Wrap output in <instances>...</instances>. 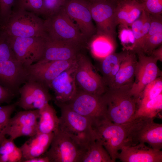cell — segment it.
Segmentation results:
<instances>
[{"mask_svg":"<svg viewBox=\"0 0 162 162\" xmlns=\"http://www.w3.org/2000/svg\"><path fill=\"white\" fill-rule=\"evenodd\" d=\"M46 37L49 40L59 41L85 49L88 42L62 6L44 20Z\"/></svg>","mask_w":162,"mask_h":162,"instance_id":"obj_1","label":"cell"},{"mask_svg":"<svg viewBox=\"0 0 162 162\" xmlns=\"http://www.w3.org/2000/svg\"><path fill=\"white\" fill-rule=\"evenodd\" d=\"M0 29L10 37L46 36L44 20L24 10L12 9L7 18L0 22Z\"/></svg>","mask_w":162,"mask_h":162,"instance_id":"obj_2","label":"cell"},{"mask_svg":"<svg viewBox=\"0 0 162 162\" xmlns=\"http://www.w3.org/2000/svg\"><path fill=\"white\" fill-rule=\"evenodd\" d=\"M131 88H107L103 94L107 105L106 118L114 123L122 124L132 120L138 101L131 94Z\"/></svg>","mask_w":162,"mask_h":162,"instance_id":"obj_3","label":"cell"},{"mask_svg":"<svg viewBox=\"0 0 162 162\" xmlns=\"http://www.w3.org/2000/svg\"><path fill=\"white\" fill-rule=\"evenodd\" d=\"M130 122L118 124L107 118L92 123L96 139L104 147L113 162L116 161L118 151L124 146Z\"/></svg>","mask_w":162,"mask_h":162,"instance_id":"obj_4","label":"cell"},{"mask_svg":"<svg viewBox=\"0 0 162 162\" xmlns=\"http://www.w3.org/2000/svg\"><path fill=\"white\" fill-rule=\"evenodd\" d=\"M57 106L61 112L60 130L81 145H87L96 140L89 119L75 112L67 104Z\"/></svg>","mask_w":162,"mask_h":162,"instance_id":"obj_5","label":"cell"},{"mask_svg":"<svg viewBox=\"0 0 162 162\" xmlns=\"http://www.w3.org/2000/svg\"><path fill=\"white\" fill-rule=\"evenodd\" d=\"M154 119L140 117L130 122L124 146L147 143L151 147L162 148V124L155 122Z\"/></svg>","mask_w":162,"mask_h":162,"instance_id":"obj_6","label":"cell"},{"mask_svg":"<svg viewBox=\"0 0 162 162\" xmlns=\"http://www.w3.org/2000/svg\"><path fill=\"white\" fill-rule=\"evenodd\" d=\"M87 146L77 143L59 129L44 154L50 162H81Z\"/></svg>","mask_w":162,"mask_h":162,"instance_id":"obj_7","label":"cell"},{"mask_svg":"<svg viewBox=\"0 0 162 162\" xmlns=\"http://www.w3.org/2000/svg\"><path fill=\"white\" fill-rule=\"evenodd\" d=\"M74 77L78 89L98 95H103L107 90L101 76L84 52L77 57Z\"/></svg>","mask_w":162,"mask_h":162,"instance_id":"obj_8","label":"cell"},{"mask_svg":"<svg viewBox=\"0 0 162 162\" xmlns=\"http://www.w3.org/2000/svg\"><path fill=\"white\" fill-rule=\"evenodd\" d=\"M87 2L95 24L96 34L116 38L118 26L116 13L117 2L110 0H89Z\"/></svg>","mask_w":162,"mask_h":162,"instance_id":"obj_9","label":"cell"},{"mask_svg":"<svg viewBox=\"0 0 162 162\" xmlns=\"http://www.w3.org/2000/svg\"><path fill=\"white\" fill-rule=\"evenodd\" d=\"M103 94H93L77 89L74 95L67 104L92 123L106 117L107 105Z\"/></svg>","mask_w":162,"mask_h":162,"instance_id":"obj_10","label":"cell"},{"mask_svg":"<svg viewBox=\"0 0 162 162\" xmlns=\"http://www.w3.org/2000/svg\"><path fill=\"white\" fill-rule=\"evenodd\" d=\"M8 37L16 59L26 67L38 62L41 58L45 46V38Z\"/></svg>","mask_w":162,"mask_h":162,"instance_id":"obj_11","label":"cell"},{"mask_svg":"<svg viewBox=\"0 0 162 162\" xmlns=\"http://www.w3.org/2000/svg\"><path fill=\"white\" fill-rule=\"evenodd\" d=\"M137 62L134 82L130 90L132 95L137 100L146 86L157 78L162 76V71L157 65L158 61L142 51L136 52Z\"/></svg>","mask_w":162,"mask_h":162,"instance_id":"obj_12","label":"cell"},{"mask_svg":"<svg viewBox=\"0 0 162 162\" xmlns=\"http://www.w3.org/2000/svg\"><path fill=\"white\" fill-rule=\"evenodd\" d=\"M65 11L88 42L96 34L88 2L84 0H65Z\"/></svg>","mask_w":162,"mask_h":162,"instance_id":"obj_13","label":"cell"},{"mask_svg":"<svg viewBox=\"0 0 162 162\" xmlns=\"http://www.w3.org/2000/svg\"><path fill=\"white\" fill-rule=\"evenodd\" d=\"M49 89L39 82L28 80L19 89L17 106L24 110H40L52 99Z\"/></svg>","mask_w":162,"mask_h":162,"instance_id":"obj_14","label":"cell"},{"mask_svg":"<svg viewBox=\"0 0 162 162\" xmlns=\"http://www.w3.org/2000/svg\"><path fill=\"white\" fill-rule=\"evenodd\" d=\"M77 58L33 64L27 67L28 80L39 82L49 88V86L52 81L62 72L74 64Z\"/></svg>","mask_w":162,"mask_h":162,"instance_id":"obj_15","label":"cell"},{"mask_svg":"<svg viewBox=\"0 0 162 162\" xmlns=\"http://www.w3.org/2000/svg\"><path fill=\"white\" fill-rule=\"evenodd\" d=\"M28 79L27 67L17 61H0V85L16 95Z\"/></svg>","mask_w":162,"mask_h":162,"instance_id":"obj_16","label":"cell"},{"mask_svg":"<svg viewBox=\"0 0 162 162\" xmlns=\"http://www.w3.org/2000/svg\"><path fill=\"white\" fill-rule=\"evenodd\" d=\"M76 64V61L53 80L49 86V88L54 92L55 103L57 106L68 104L76 92L74 77Z\"/></svg>","mask_w":162,"mask_h":162,"instance_id":"obj_17","label":"cell"},{"mask_svg":"<svg viewBox=\"0 0 162 162\" xmlns=\"http://www.w3.org/2000/svg\"><path fill=\"white\" fill-rule=\"evenodd\" d=\"M117 159L123 162H162L161 150L140 143L133 146H123Z\"/></svg>","mask_w":162,"mask_h":162,"instance_id":"obj_18","label":"cell"},{"mask_svg":"<svg viewBox=\"0 0 162 162\" xmlns=\"http://www.w3.org/2000/svg\"><path fill=\"white\" fill-rule=\"evenodd\" d=\"M45 39V46L43 56L37 62L75 59L80 54L83 52L85 49L46 38Z\"/></svg>","mask_w":162,"mask_h":162,"instance_id":"obj_19","label":"cell"},{"mask_svg":"<svg viewBox=\"0 0 162 162\" xmlns=\"http://www.w3.org/2000/svg\"><path fill=\"white\" fill-rule=\"evenodd\" d=\"M54 133H37L31 136L20 147L23 161L43 155L47 151Z\"/></svg>","mask_w":162,"mask_h":162,"instance_id":"obj_20","label":"cell"},{"mask_svg":"<svg viewBox=\"0 0 162 162\" xmlns=\"http://www.w3.org/2000/svg\"><path fill=\"white\" fill-rule=\"evenodd\" d=\"M137 57L134 51H129L122 61L119 69L110 87L118 88L131 86L134 82Z\"/></svg>","mask_w":162,"mask_h":162,"instance_id":"obj_21","label":"cell"},{"mask_svg":"<svg viewBox=\"0 0 162 162\" xmlns=\"http://www.w3.org/2000/svg\"><path fill=\"white\" fill-rule=\"evenodd\" d=\"M143 10L137 0H119L117 2L116 18L118 25L130 27L142 14Z\"/></svg>","mask_w":162,"mask_h":162,"instance_id":"obj_22","label":"cell"},{"mask_svg":"<svg viewBox=\"0 0 162 162\" xmlns=\"http://www.w3.org/2000/svg\"><path fill=\"white\" fill-rule=\"evenodd\" d=\"M129 51L114 52L100 60L98 70L108 88L111 86L118 71L121 63Z\"/></svg>","mask_w":162,"mask_h":162,"instance_id":"obj_23","label":"cell"},{"mask_svg":"<svg viewBox=\"0 0 162 162\" xmlns=\"http://www.w3.org/2000/svg\"><path fill=\"white\" fill-rule=\"evenodd\" d=\"M39 110L37 133H56L59 129V119L53 107L48 103Z\"/></svg>","mask_w":162,"mask_h":162,"instance_id":"obj_24","label":"cell"},{"mask_svg":"<svg viewBox=\"0 0 162 162\" xmlns=\"http://www.w3.org/2000/svg\"><path fill=\"white\" fill-rule=\"evenodd\" d=\"M90 47L94 57L100 60L115 52L116 38L96 34L91 39Z\"/></svg>","mask_w":162,"mask_h":162,"instance_id":"obj_25","label":"cell"},{"mask_svg":"<svg viewBox=\"0 0 162 162\" xmlns=\"http://www.w3.org/2000/svg\"><path fill=\"white\" fill-rule=\"evenodd\" d=\"M149 14L144 10L140 17L135 21L130 27L134 34L135 39V52L142 51L143 43L149 29Z\"/></svg>","mask_w":162,"mask_h":162,"instance_id":"obj_26","label":"cell"},{"mask_svg":"<svg viewBox=\"0 0 162 162\" xmlns=\"http://www.w3.org/2000/svg\"><path fill=\"white\" fill-rule=\"evenodd\" d=\"M81 162H113L107 152L97 140L88 145Z\"/></svg>","mask_w":162,"mask_h":162,"instance_id":"obj_27","label":"cell"},{"mask_svg":"<svg viewBox=\"0 0 162 162\" xmlns=\"http://www.w3.org/2000/svg\"><path fill=\"white\" fill-rule=\"evenodd\" d=\"M22 155L20 149L14 140L6 137L0 144V162H21Z\"/></svg>","mask_w":162,"mask_h":162,"instance_id":"obj_28","label":"cell"},{"mask_svg":"<svg viewBox=\"0 0 162 162\" xmlns=\"http://www.w3.org/2000/svg\"><path fill=\"white\" fill-rule=\"evenodd\" d=\"M162 93L152 100L138 105L132 120L142 117L154 119L162 111Z\"/></svg>","mask_w":162,"mask_h":162,"instance_id":"obj_29","label":"cell"},{"mask_svg":"<svg viewBox=\"0 0 162 162\" xmlns=\"http://www.w3.org/2000/svg\"><path fill=\"white\" fill-rule=\"evenodd\" d=\"M39 116L38 110L19 112L13 117H11L8 127H26L36 126Z\"/></svg>","mask_w":162,"mask_h":162,"instance_id":"obj_30","label":"cell"},{"mask_svg":"<svg viewBox=\"0 0 162 162\" xmlns=\"http://www.w3.org/2000/svg\"><path fill=\"white\" fill-rule=\"evenodd\" d=\"M162 93L161 76L157 78L146 86L138 100V105L152 100Z\"/></svg>","mask_w":162,"mask_h":162,"instance_id":"obj_31","label":"cell"},{"mask_svg":"<svg viewBox=\"0 0 162 162\" xmlns=\"http://www.w3.org/2000/svg\"><path fill=\"white\" fill-rule=\"evenodd\" d=\"M17 106V102L0 106V144L6 137L11 116Z\"/></svg>","mask_w":162,"mask_h":162,"instance_id":"obj_32","label":"cell"},{"mask_svg":"<svg viewBox=\"0 0 162 162\" xmlns=\"http://www.w3.org/2000/svg\"><path fill=\"white\" fill-rule=\"evenodd\" d=\"M13 9L25 10L43 16V0H15Z\"/></svg>","mask_w":162,"mask_h":162,"instance_id":"obj_33","label":"cell"},{"mask_svg":"<svg viewBox=\"0 0 162 162\" xmlns=\"http://www.w3.org/2000/svg\"><path fill=\"white\" fill-rule=\"evenodd\" d=\"M118 26V38L123 50L135 52V39L130 27Z\"/></svg>","mask_w":162,"mask_h":162,"instance_id":"obj_34","label":"cell"},{"mask_svg":"<svg viewBox=\"0 0 162 162\" xmlns=\"http://www.w3.org/2000/svg\"><path fill=\"white\" fill-rule=\"evenodd\" d=\"M17 61L11 47L8 37L0 29V61Z\"/></svg>","mask_w":162,"mask_h":162,"instance_id":"obj_35","label":"cell"},{"mask_svg":"<svg viewBox=\"0 0 162 162\" xmlns=\"http://www.w3.org/2000/svg\"><path fill=\"white\" fill-rule=\"evenodd\" d=\"M37 133V125L26 127H8L7 135L14 140L22 136L31 137Z\"/></svg>","mask_w":162,"mask_h":162,"instance_id":"obj_36","label":"cell"},{"mask_svg":"<svg viewBox=\"0 0 162 162\" xmlns=\"http://www.w3.org/2000/svg\"><path fill=\"white\" fill-rule=\"evenodd\" d=\"M162 44V31L147 37L144 41L142 51L150 56L152 52Z\"/></svg>","mask_w":162,"mask_h":162,"instance_id":"obj_37","label":"cell"},{"mask_svg":"<svg viewBox=\"0 0 162 162\" xmlns=\"http://www.w3.org/2000/svg\"><path fill=\"white\" fill-rule=\"evenodd\" d=\"M143 9L149 14L161 15L162 0H139Z\"/></svg>","mask_w":162,"mask_h":162,"instance_id":"obj_38","label":"cell"},{"mask_svg":"<svg viewBox=\"0 0 162 162\" xmlns=\"http://www.w3.org/2000/svg\"><path fill=\"white\" fill-rule=\"evenodd\" d=\"M65 0H43V16L45 18L58 11L63 5Z\"/></svg>","mask_w":162,"mask_h":162,"instance_id":"obj_39","label":"cell"},{"mask_svg":"<svg viewBox=\"0 0 162 162\" xmlns=\"http://www.w3.org/2000/svg\"><path fill=\"white\" fill-rule=\"evenodd\" d=\"M149 16L150 27L146 38L148 36L162 31V15L149 14Z\"/></svg>","mask_w":162,"mask_h":162,"instance_id":"obj_40","label":"cell"},{"mask_svg":"<svg viewBox=\"0 0 162 162\" xmlns=\"http://www.w3.org/2000/svg\"><path fill=\"white\" fill-rule=\"evenodd\" d=\"M15 0H0V22L9 15Z\"/></svg>","mask_w":162,"mask_h":162,"instance_id":"obj_41","label":"cell"},{"mask_svg":"<svg viewBox=\"0 0 162 162\" xmlns=\"http://www.w3.org/2000/svg\"><path fill=\"white\" fill-rule=\"evenodd\" d=\"M16 95L0 85V104L9 103Z\"/></svg>","mask_w":162,"mask_h":162,"instance_id":"obj_42","label":"cell"},{"mask_svg":"<svg viewBox=\"0 0 162 162\" xmlns=\"http://www.w3.org/2000/svg\"><path fill=\"white\" fill-rule=\"evenodd\" d=\"M150 55L158 61L162 62V45L154 49Z\"/></svg>","mask_w":162,"mask_h":162,"instance_id":"obj_43","label":"cell"},{"mask_svg":"<svg viewBox=\"0 0 162 162\" xmlns=\"http://www.w3.org/2000/svg\"><path fill=\"white\" fill-rule=\"evenodd\" d=\"M23 162H50L49 158L44 154L43 155L26 160L23 161Z\"/></svg>","mask_w":162,"mask_h":162,"instance_id":"obj_44","label":"cell"},{"mask_svg":"<svg viewBox=\"0 0 162 162\" xmlns=\"http://www.w3.org/2000/svg\"><path fill=\"white\" fill-rule=\"evenodd\" d=\"M110 0L113 1H114V2H117L119 0Z\"/></svg>","mask_w":162,"mask_h":162,"instance_id":"obj_45","label":"cell"},{"mask_svg":"<svg viewBox=\"0 0 162 162\" xmlns=\"http://www.w3.org/2000/svg\"><path fill=\"white\" fill-rule=\"evenodd\" d=\"M85 0V1H89V0Z\"/></svg>","mask_w":162,"mask_h":162,"instance_id":"obj_46","label":"cell"},{"mask_svg":"<svg viewBox=\"0 0 162 162\" xmlns=\"http://www.w3.org/2000/svg\"></svg>","mask_w":162,"mask_h":162,"instance_id":"obj_47","label":"cell"}]
</instances>
